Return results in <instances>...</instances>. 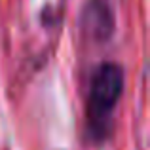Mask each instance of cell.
<instances>
[{
  "instance_id": "cell-1",
  "label": "cell",
  "mask_w": 150,
  "mask_h": 150,
  "mask_svg": "<svg viewBox=\"0 0 150 150\" xmlns=\"http://www.w3.org/2000/svg\"><path fill=\"white\" fill-rule=\"evenodd\" d=\"M124 88V72L114 63H105L97 69L91 80L89 91V116L93 122H103L108 118L110 110L116 106L118 97Z\"/></svg>"
}]
</instances>
